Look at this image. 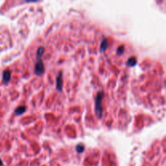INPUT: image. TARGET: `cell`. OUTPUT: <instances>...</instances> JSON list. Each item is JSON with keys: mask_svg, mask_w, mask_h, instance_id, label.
Returning <instances> with one entry per match:
<instances>
[{"mask_svg": "<svg viewBox=\"0 0 166 166\" xmlns=\"http://www.w3.org/2000/svg\"><path fill=\"white\" fill-rule=\"evenodd\" d=\"M104 93L100 92L95 97V110L97 116L98 118H101L103 115V110H102V100L104 97Z\"/></svg>", "mask_w": 166, "mask_h": 166, "instance_id": "1", "label": "cell"}, {"mask_svg": "<svg viewBox=\"0 0 166 166\" xmlns=\"http://www.w3.org/2000/svg\"><path fill=\"white\" fill-rule=\"evenodd\" d=\"M45 71V66H44V63L41 59H39L35 65V67H34V71H35L36 75L37 76H41Z\"/></svg>", "mask_w": 166, "mask_h": 166, "instance_id": "2", "label": "cell"}, {"mask_svg": "<svg viewBox=\"0 0 166 166\" xmlns=\"http://www.w3.org/2000/svg\"><path fill=\"white\" fill-rule=\"evenodd\" d=\"M62 83H63V80H62V72H59L57 76V79H56V88H57V90L58 92L62 91Z\"/></svg>", "mask_w": 166, "mask_h": 166, "instance_id": "3", "label": "cell"}, {"mask_svg": "<svg viewBox=\"0 0 166 166\" xmlns=\"http://www.w3.org/2000/svg\"><path fill=\"white\" fill-rule=\"evenodd\" d=\"M11 76H12V72L9 70H6L5 71H3V73H2V80H3V82L8 83L11 80Z\"/></svg>", "mask_w": 166, "mask_h": 166, "instance_id": "4", "label": "cell"}, {"mask_svg": "<svg viewBox=\"0 0 166 166\" xmlns=\"http://www.w3.org/2000/svg\"><path fill=\"white\" fill-rule=\"evenodd\" d=\"M107 48H108V41H107V39L104 38L103 41H101V44L100 51H101V53L104 52V51L107 50Z\"/></svg>", "mask_w": 166, "mask_h": 166, "instance_id": "5", "label": "cell"}, {"mask_svg": "<svg viewBox=\"0 0 166 166\" xmlns=\"http://www.w3.org/2000/svg\"><path fill=\"white\" fill-rule=\"evenodd\" d=\"M26 110V107L24 106V105H21V106H19L18 108L16 109L15 110V114H16V115H21L25 112Z\"/></svg>", "mask_w": 166, "mask_h": 166, "instance_id": "6", "label": "cell"}, {"mask_svg": "<svg viewBox=\"0 0 166 166\" xmlns=\"http://www.w3.org/2000/svg\"><path fill=\"white\" fill-rule=\"evenodd\" d=\"M136 63H137V60H136V58H135V57L130 58L128 61L126 62V64L130 66H135V65H136Z\"/></svg>", "mask_w": 166, "mask_h": 166, "instance_id": "7", "label": "cell"}, {"mask_svg": "<svg viewBox=\"0 0 166 166\" xmlns=\"http://www.w3.org/2000/svg\"><path fill=\"white\" fill-rule=\"evenodd\" d=\"M76 151H77V152L81 153V152H83V151H84V145H83L82 143H79V144L76 146Z\"/></svg>", "mask_w": 166, "mask_h": 166, "instance_id": "8", "label": "cell"}, {"mask_svg": "<svg viewBox=\"0 0 166 166\" xmlns=\"http://www.w3.org/2000/svg\"><path fill=\"white\" fill-rule=\"evenodd\" d=\"M44 51H45V49L44 47H39L38 48L37 51V58H41L44 54Z\"/></svg>", "mask_w": 166, "mask_h": 166, "instance_id": "9", "label": "cell"}, {"mask_svg": "<svg viewBox=\"0 0 166 166\" xmlns=\"http://www.w3.org/2000/svg\"><path fill=\"white\" fill-rule=\"evenodd\" d=\"M124 50H125V47H124L123 45H121V46H119L118 48V50H117V54L118 55H122L124 52Z\"/></svg>", "mask_w": 166, "mask_h": 166, "instance_id": "10", "label": "cell"}, {"mask_svg": "<svg viewBox=\"0 0 166 166\" xmlns=\"http://www.w3.org/2000/svg\"><path fill=\"white\" fill-rule=\"evenodd\" d=\"M0 166H2V161L1 159H0Z\"/></svg>", "mask_w": 166, "mask_h": 166, "instance_id": "11", "label": "cell"}]
</instances>
